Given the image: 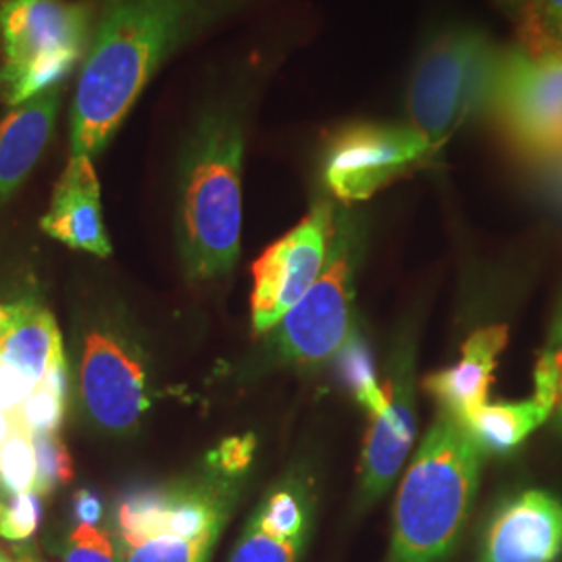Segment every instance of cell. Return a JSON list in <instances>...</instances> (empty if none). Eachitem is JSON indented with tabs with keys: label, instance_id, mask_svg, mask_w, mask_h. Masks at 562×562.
Returning a JSON list of instances; mask_svg holds the SVG:
<instances>
[{
	"label": "cell",
	"instance_id": "3957f363",
	"mask_svg": "<svg viewBox=\"0 0 562 562\" xmlns=\"http://www.w3.org/2000/svg\"><path fill=\"white\" fill-rule=\"evenodd\" d=\"M482 450L446 413L411 462L394 506L387 562H443L461 540L480 487Z\"/></svg>",
	"mask_w": 562,
	"mask_h": 562
},
{
	"label": "cell",
	"instance_id": "1f68e13d",
	"mask_svg": "<svg viewBox=\"0 0 562 562\" xmlns=\"http://www.w3.org/2000/svg\"><path fill=\"white\" fill-rule=\"evenodd\" d=\"M13 313H15V304H0V336L13 322Z\"/></svg>",
	"mask_w": 562,
	"mask_h": 562
},
{
	"label": "cell",
	"instance_id": "9a60e30c",
	"mask_svg": "<svg viewBox=\"0 0 562 562\" xmlns=\"http://www.w3.org/2000/svg\"><path fill=\"white\" fill-rule=\"evenodd\" d=\"M41 225L50 238L74 250L94 257H109L113 252L102 222L101 183L90 157L71 155Z\"/></svg>",
	"mask_w": 562,
	"mask_h": 562
},
{
	"label": "cell",
	"instance_id": "cb8c5ba5",
	"mask_svg": "<svg viewBox=\"0 0 562 562\" xmlns=\"http://www.w3.org/2000/svg\"><path fill=\"white\" fill-rule=\"evenodd\" d=\"M65 562H121L115 538L97 525L78 522L67 536Z\"/></svg>",
	"mask_w": 562,
	"mask_h": 562
},
{
	"label": "cell",
	"instance_id": "d4e9b609",
	"mask_svg": "<svg viewBox=\"0 0 562 562\" xmlns=\"http://www.w3.org/2000/svg\"><path fill=\"white\" fill-rule=\"evenodd\" d=\"M525 18L529 46H562V0H529Z\"/></svg>",
	"mask_w": 562,
	"mask_h": 562
},
{
	"label": "cell",
	"instance_id": "30bf717a",
	"mask_svg": "<svg viewBox=\"0 0 562 562\" xmlns=\"http://www.w3.org/2000/svg\"><path fill=\"white\" fill-rule=\"evenodd\" d=\"M336 229V209L317 201L296 227L273 241L252 267V329L273 331L319 280Z\"/></svg>",
	"mask_w": 562,
	"mask_h": 562
},
{
	"label": "cell",
	"instance_id": "836d02e7",
	"mask_svg": "<svg viewBox=\"0 0 562 562\" xmlns=\"http://www.w3.org/2000/svg\"><path fill=\"white\" fill-rule=\"evenodd\" d=\"M23 562H44V561H41V559H36V557H30V554H27V557H23Z\"/></svg>",
	"mask_w": 562,
	"mask_h": 562
},
{
	"label": "cell",
	"instance_id": "f1b7e54d",
	"mask_svg": "<svg viewBox=\"0 0 562 562\" xmlns=\"http://www.w3.org/2000/svg\"><path fill=\"white\" fill-rule=\"evenodd\" d=\"M74 510H76V519H78V522L97 525L99 519H101V501H99L92 492L81 490V492L76 494Z\"/></svg>",
	"mask_w": 562,
	"mask_h": 562
},
{
	"label": "cell",
	"instance_id": "d6986e66",
	"mask_svg": "<svg viewBox=\"0 0 562 562\" xmlns=\"http://www.w3.org/2000/svg\"><path fill=\"white\" fill-rule=\"evenodd\" d=\"M552 415V406L531 396L522 402L485 404L475 415L464 419L462 427L487 454H508L519 448Z\"/></svg>",
	"mask_w": 562,
	"mask_h": 562
},
{
	"label": "cell",
	"instance_id": "2e32d148",
	"mask_svg": "<svg viewBox=\"0 0 562 562\" xmlns=\"http://www.w3.org/2000/svg\"><path fill=\"white\" fill-rule=\"evenodd\" d=\"M506 340V325L482 327L462 344L459 361L425 380V390L442 406V413L464 422L487 404V392Z\"/></svg>",
	"mask_w": 562,
	"mask_h": 562
},
{
	"label": "cell",
	"instance_id": "277c9868",
	"mask_svg": "<svg viewBox=\"0 0 562 562\" xmlns=\"http://www.w3.org/2000/svg\"><path fill=\"white\" fill-rule=\"evenodd\" d=\"M240 487L206 459L192 475L127 494L115 517L121 562H209Z\"/></svg>",
	"mask_w": 562,
	"mask_h": 562
},
{
	"label": "cell",
	"instance_id": "7402d4cb",
	"mask_svg": "<svg viewBox=\"0 0 562 562\" xmlns=\"http://www.w3.org/2000/svg\"><path fill=\"white\" fill-rule=\"evenodd\" d=\"M42 496L38 490L11 494L0 492V538L25 542L36 531L42 519Z\"/></svg>",
	"mask_w": 562,
	"mask_h": 562
},
{
	"label": "cell",
	"instance_id": "4dcf8cb0",
	"mask_svg": "<svg viewBox=\"0 0 562 562\" xmlns=\"http://www.w3.org/2000/svg\"><path fill=\"white\" fill-rule=\"evenodd\" d=\"M15 427V417L13 413H0V446L4 443V440L11 436Z\"/></svg>",
	"mask_w": 562,
	"mask_h": 562
},
{
	"label": "cell",
	"instance_id": "5bb4252c",
	"mask_svg": "<svg viewBox=\"0 0 562 562\" xmlns=\"http://www.w3.org/2000/svg\"><path fill=\"white\" fill-rule=\"evenodd\" d=\"M561 554V498L522 490L494 508L477 562H557Z\"/></svg>",
	"mask_w": 562,
	"mask_h": 562
},
{
	"label": "cell",
	"instance_id": "9c48e42d",
	"mask_svg": "<svg viewBox=\"0 0 562 562\" xmlns=\"http://www.w3.org/2000/svg\"><path fill=\"white\" fill-rule=\"evenodd\" d=\"M438 153L408 123H348L323 148V186L341 204L369 201L385 186L429 165Z\"/></svg>",
	"mask_w": 562,
	"mask_h": 562
},
{
	"label": "cell",
	"instance_id": "8992f818",
	"mask_svg": "<svg viewBox=\"0 0 562 562\" xmlns=\"http://www.w3.org/2000/svg\"><path fill=\"white\" fill-rule=\"evenodd\" d=\"M94 7L80 0H0V101L18 106L83 63Z\"/></svg>",
	"mask_w": 562,
	"mask_h": 562
},
{
	"label": "cell",
	"instance_id": "ffe728a7",
	"mask_svg": "<svg viewBox=\"0 0 562 562\" xmlns=\"http://www.w3.org/2000/svg\"><path fill=\"white\" fill-rule=\"evenodd\" d=\"M67 396V361L65 357L50 364L36 390L15 411L18 422L32 434H57L65 417Z\"/></svg>",
	"mask_w": 562,
	"mask_h": 562
},
{
	"label": "cell",
	"instance_id": "484cf974",
	"mask_svg": "<svg viewBox=\"0 0 562 562\" xmlns=\"http://www.w3.org/2000/svg\"><path fill=\"white\" fill-rule=\"evenodd\" d=\"M255 450H257V440L252 434L246 436H234L223 440L217 450L209 452V461L215 462L220 469L229 475L244 477L252 464L255 459Z\"/></svg>",
	"mask_w": 562,
	"mask_h": 562
},
{
	"label": "cell",
	"instance_id": "e575fe53",
	"mask_svg": "<svg viewBox=\"0 0 562 562\" xmlns=\"http://www.w3.org/2000/svg\"><path fill=\"white\" fill-rule=\"evenodd\" d=\"M2 490H4V487H2V485H0V492H2Z\"/></svg>",
	"mask_w": 562,
	"mask_h": 562
},
{
	"label": "cell",
	"instance_id": "7c38bea8",
	"mask_svg": "<svg viewBox=\"0 0 562 562\" xmlns=\"http://www.w3.org/2000/svg\"><path fill=\"white\" fill-rule=\"evenodd\" d=\"M317 485L306 467H294L271 485L241 529L229 562H301L311 538Z\"/></svg>",
	"mask_w": 562,
	"mask_h": 562
},
{
	"label": "cell",
	"instance_id": "5b68a950",
	"mask_svg": "<svg viewBox=\"0 0 562 562\" xmlns=\"http://www.w3.org/2000/svg\"><path fill=\"white\" fill-rule=\"evenodd\" d=\"M504 50L475 25H450L423 44L406 86V123L438 150L471 121L492 115Z\"/></svg>",
	"mask_w": 562,
	"mask_h": 562
},
{
	"label": "cell",
	"instance_id": "d6a6232c",
	"mask_svg": "<svg viewBox=\"0 0 562 562\" xmlns=\"http://www.w3.org/2000/svg\"><path fill=\"white\" fill-rule=\"evenodd\" d=\"M0 562H23V559H21V561H15V559H11L9 554H4V552L0 550Z\"/></svg>",
	"mask_w": 562,
	"mask_h": 562
},
{
	"label": "cell",
	"instance_id": "8fae6325",
	"mask_svg": "<svg viewBox=\"0 0 562 562\" xmlns=\"http://www.w3.org/2000/svg\"><path fill=\"white\" fill-rule=\"evenodd\" d=\"M80 394L88 417L109 434H130L150 406L140 350L111 325L86 329L80 348Z\"/></svg>",
	"mask_w": 562,
	"mask_h": 562
},
{
	"label": "cell",
	"instance_id": "52a82bcc",
	"mask_svg": "<svg viewBox=\"0 0 562 562\" xmlns=\"http://www.w3.org/2000/svg\"><path fill=\"white\" fill-rule=\"evenodd\" d=\"M362 229L350 211H336V229L319 280L273 329L281 361L319 367L334 361L352 340L355 276L361 261Z\"/></svg>",
	"mask_w": 562,
	"mask_h": 562
},
{
	"label": "cell",
	"instance_id": "44dd1931",
	"mask_svg": "<svg viewBox=\"0 0 562 562\" xmlns=\"http://www.w3.org/2000/svg\"><path fill=\"white\" fill-rule=\"evenodd\" d=\"M36 475L38 462L34 436L15 417V427L11 436L0 446V485L11 494L36 490Z\"/></svg>",
	"mask_w": 562,
	"mask_h": 562
},
{
	"label": "cell",
	"instance_id": "7a4b0ae2",
	"mask_svg": "<svg viewBox=\"0 0 562 562\" xmlns=\"http://www.w3.org/2000/svg\"><path fill=\"white\" fill-rule=\"evenodd\" d=\"M246 102L232 94L202 109L178 167V246L192 281L229 276L240 257Z\"/></svg>",
	"mask_w": 562,
	"mask_h": 562
},
{
	"label": "cell",
	"instance_id": "4316f807",
	"mask_svg": "<svg viewBox=\"0 0 562 562\" xmlns=\"http://www.w3.org/2000/svg\"><path fill=\"white\" fill-rule=\"evenodd\" d=\"M542 359L554 373V380H557V406H554V419H557V427L562 434V301L559 311H557V317L552 323V331H550V338L548 344L540 355Z\"/></svg>",
	"mask_w": 562,
	"mask_h": 562
},
{
	"label": "cell",
	"instance_id": "e0dca14e",
	"mask_svg": "<svg viewBox=\"0 0 562 562\" xmlns=\"http://www.w3.org/2000/svg\"><path fill=\"white\" fill-rule=\"evenodd\" d=\"M63 86H55L30 101L13 106L0 121V202L7 201L34 165L53 136Z\"/></svg>",
	"mask_w": 562,
	"mask_h": 562
},
{
	"label": "cell",
	"instance_id": "ac0fdd59",
	"mask_svg": "<svg viewBox=\"0 0 562 562\" xmlns=\"http://www.w3.org/2000/svg\"><path fill=\"white\" fill-rule=\"evenodd\" d=\"M65 357L55 317L38 302H15L13 322L0 336V364L34 387Z\"/></svg>",
	"mask_w": 562,
	"mask_h": 562
},
{
	"label": "cell",
	"instance_id": "ba28073f",
	"mask_svg": "<svg viewBox=\"0 0 562 562\" xmlns=\"http://www.w3.org/2000/svg\"><path fill=\"white\" fill-rule=\"evenodd\" d=\"M490 117L522 155L561 159L562 46H506Z\"/></svg>",
	"mask_w": 562,
	"mask_h": 562
},
{
	"label": "cell",
	"instance_id": "6da1fadb",
	"mask_svg": "<svg viewBox=\"0 0 562 562\" xmlns=\"http://www.w3.org/2000/svg\"><path fill=\"white\" fill-rule=\"evenodd\" d=\"M246 2L97 0L71 106V155L92 159L102 153L162 65Z\"/></svg>",
	"mask_w": 562,
	"mask_h": 562
},
{
	"label": "cell",
	"instance_id": "83f0119b",
	"mask_svg": "<svg viewBox=\"0 0 562 562\" xmlns=\"http://www.w3.org/2000/svg\"><path fill=\"white\" fill-rule=\"evenodd\" d=\"M36 387L0 364V413L18 411Z\"/></svg>",
	"mask_w": 562,
	"mask_h": 562
},
{
	"label": "cell",
	"instance_id": "4fadbf2b",
	"mask_svg": "<svg viewBox=\"0 0 562 562\" xmlns=\"http://www.w3.org/2000/svg\"><path fill=\"white\" fill-rule=\"evenodd\" d=\"M415 359L413 346L401 344L392 362L387 404L371 419L362 450L359 504L371 506L390 490L415 440Z\"/></svg>",
	"mask_w": 562,
	"mask_h": 562
},
{
	"label": "cell",
	"instance_id": "603a6c76",
	"mask_svg": "<svg viewBox=\"0 0 562 562\" xmlns=\"http://www.w3.org/2000/svg\"><path fill=\"white\" fill-rule=\"evenodd\" d=\"M34 448H36V462H38V475H36V490L42 496L53 492L55 487L71 482L74 477V462L67 452V446L63 443L57 434H32Z\"/></svg>",
	"mask_w": 562,
	"mask_h": 562
},
{
	"label": "cell",
	"instance_id": "f546056e",
	"mask_svg": "<svg viewBox=\"0 0 562 562\" xmlns=\"http://www.w3.org/2000/svg\"><path fill=\"white\" fill-rule=\"evenodd\" d=\"M492 2L503 11L506 18H510V20L525 18L527 4H529V0H492Z\"/></svg>",
	"mask_w": 562,
	"mask_h": 562
}]
</instances>
